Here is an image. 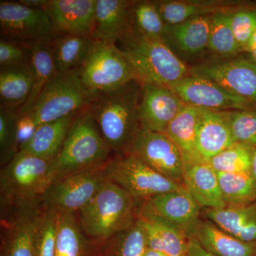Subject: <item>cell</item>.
Wrapping results in <instances>:
<instances>
[{
	"label": "cell",
	"mask_w": 256,
	"mask_h": 256,
	"mask_svg": "<svg viewBox=\"0 0 256 256\" xmlns=\"http://www.w3.org/2000/svg\"><path fill=\"white\" fill-rule=\"evenodd\" d=\"M142 84L137 80L108 92H94L87 108L114 154L127 153L140 130Z\"/></svg>",
	"instance_id": "cell-1"
},
{
	"label": "cell",
	"mask_w": 256,
	"mask_h": 256,
	"mask_svg": "<svg viewBox=\"0 0 256 256\" xmlns=\"http://www.w3.org/2000/svg\"><path fill=\"white\" fill-rule=\"evenodd\" d=\"M142 202L116 184L106 182L77 214L82 233L90 242L101 245L137 222Z\"/></svg>",
	"instance_id": "cell-2"
},
{
	"label": "cell",
	"mask_w": 256,
	"mask_h": 256,
	"mask_svg": "<svg viewBox=\"0 0 256 256\" xmlns=\"http://www.w3.org/2000/svg\"><path fill=\"white\" fill-rule=\"evenodd\" d=\"M114 153L88 108L77 114L58 156L53 160L56 180L104 168Z\"/></svg>",
	"instance_id": "cell-3"
},
{
	"label": "cell",
	"mask_w": 256,
	"mask_h": 256,
	"mask_svg": "<svg viewBox=\"0 0 256 256\" xmlns=\"http://www.w3.org/2000/svg\"><path fill=\"white\" fill-rule=\"evenodd\" d=\"M127 57L138 82L170 86L190 74V68L162 40L130 32L116 43Z\"/></svg>",
	"instance_id": "cell-4"
},
{
	"label": "cell",
	"mask_w": 256,
	"mask_h": 256,
	"mask_svg": "<svg viewBox=\"0 0 256 256\" xmlns=\"http://www.w3.org/2000/svg\"><path fill=\"white\" fill-rule=\"evenodd\" d=\"M56 180L53 160L20 151L2 166L1 208L41 200Z\"/></svg>",
	"instance_id": "cell-5"
},
{
	"label": "cell",
	"mask_w": 256,
	"mask_h": 256,
	"mask_svg": "<svg viewBox=\"0 0 256 256\" xmlns=\"http://www.w3.org/2000/svg\"><path fill=\"white\" fill-rule=\"evenodd\" d=\"M104 172L108 181L140 201L185 188L182 184L160 174L130 153L114 154L104 166Z\"/></svg>",
	"instance_id": "cell-6"
},
{
	"label": "cell",
	"mask_w": 256,
	"mask_h": 256,
	"mask_svg": "<svg viewBox=\"0 0 256 256\" xmlns=\"http://www.w3.org/2000/svg\"><path fill=\"white\" fill-rule=\"evenodd\" d=\"M94 94L82 84L78 69L58 74L47 84L31 111L40 126L82 112Z\"/></svg>",
	"instance_id": "cell-7"
},
{
	"label": "cell",
	"mask_w": 256,
	"mask_h": 256,
	"mask_svg": "<svg viewBox=\"0 0 256 256\" xmlns=\"http://www.w3.org/2000/svg\"><path fill=\"white\" fill-rule=\"evenodd\" d=\"M78 72L82 84L92 92H111L137 80L127 57L112 42L95 41Z\"/></svg>",
	"instance_id": "cell-8"
},
{
	"label": "cell",
	"mask_w": 256,
	"mask_h": 256,
	"mask_svg": "<svg viewBox=\"0 0 256 256\" xmlns=\"http://www.w3.org/2000/svg\"><path fill=\"white\" fill-rule=\"evenodd\" d=\"M45 210L42 200L1 208V256H36Z\"/></svg>",
	"instance_id": "cell-9"
},
{
	"label": "cell",
	"mask_w": 256,
	"mask_h": 256,
	"mask_svg": "<svg viewBox=\"0 0 256 256\" xmlns=\"http://www.w3.org/2000/svg\"><path fill=\"white\" fill-rule=\"evenodd\" d=\"M104 166L56 180L42 197L44 206L58 214H78L108 181Z\"/></svg>",
	"instance_id": "cell-10"
},
{
	"label": "cell",
	"mask_w": 256,
	"mask_h": 256,
	"mask_svg": "<svg viewBox=\"0 0 256 256\" xmlns=\"http://www.w3.org/2000/svg\"><path fill=\"white\" fill-rule=\"evenodd\" d=\"M2 37L21 43L52 42L58 34L43 10H34L18 2H0Z\"/></svg>",
	"instance_id": "cell-11"
},
{
	"label": "cell",
	"mask_w": 256,
	"mask_h": 256,
	"mask_svg": "<svg viewBox=\"0 0 256 256\" xmlns=\"http://www.w3.org/2000/svg\"><path fill=\"white\" fill-rule=\"evenodd\" d=\"M127 153L134 154L165 178L183 184L184 160L178 146L164 133L140 128Z\"/></svg>",
	"instance_id": "cell-12"
},
{
	"label": "cell",
	"mask_w": 256,
	"mask_h": 256,
	"mask_svg": "<svg viewBox=\"0 0 256 256\" xmlns=\"http://www.w3.org/2000/svg\"><path fill=\"white\" fill-rule=\"evenodd\" d=\"M190 74L210 79L256 105V63L250 57L210 60L190 68Z\"/></svg>",
	"instance_id": "cell-13"
},
{
	"label": "cell",
	"mask_w": 256,
	"mask_h": 256,
	"mask_svg": "<svg viewBox=\"0 0 256 256\" xmlns=\"http://www.w3.org/2000/svg\"><path fill=\"white\" fill-rule=\"evenodd\" d=\"M186 106L214 111L247 110L256 108L210 79L190 75L168 86Z\"/></svg>",
	"instance_id": "cell-14"
},
{
	"label": "cell",
	"mask_w": 256,
	"mask_h": 256,
	"mask_svg": "<svg viewBox=\"0 0 256 256\" xmlns=\"http://www.w3.org/2000/svg\"><path fill=\"white\" fill-rule=\"evenodd\" d=\"M185 106L169 87L142 84L138 110L140 127L152 132L165 133Z\"/></svg>",
	"instance_id": "cell-15"
},
{
	"label": "cell",
	"mask_w": 256,
	"mask_h": 256,
	"mask_svg": "<svg viewBox=\"0 0 256 256\" xmlns=\"http://www.w3.org/2000/svg\"><path fill=\"white\" fill-rule=\"evenodd\" d=\"M138 222L146 234L148 248L168 256H188V240L181 228L156 214L144 203L141 204Z\"/></svg>",
	"instance_id": "cell-16"
},
{
	"label": "cell",
	"mask_w": 256,
	"mask_h": 256,
	"mask_svg": "<svg viewBox=\"0 0 256 256\" xmlns=\"http://www.w3.org/2000/svg\"><path fill=\"white\" fill-rule=\"evenodd\" d=\"M97 0H50L46 10L56 32L92 37Z\"/></svg>",
	"instance_id": "cell-17"
},
{
	"label": "cell",
	"mask_w": 256,
	"mask_h": 256,
	"mask_svg": "<svg viewBox=\"0 0 256 256\" xmlns=\"http://www.w3.org/2000/svg\"><path fill=\"white\" fill-rule=\"evenodd\" d=\"M212 16L192 18L174 26H166L162 41L178 56L192 58L208 50Z\"/></svg>",
	"instance_id": "cell-18"
},
{
	"label": "cell",
	"mask_w": 256,
	"mask_h": 256,
	"mask_svg": "<svg viewBox=\"0 0 256 256\" xmlns=\"http://www.w3.org/2000/svg\"><path fill=\"white\" fill-rule=\"evenodd\" d=\"M144 203L156 214L183 230L188 236L200 220L202 207L186 188L162 194Z\"/></svg>",
	"instance_id": "cell-19"
},
{
	"label": "cell",
	"mask_w": 256,
	"mask_h": 256,
	"mask_svg": "<svg viewBox=\"0 0 256 256\" xmlns=\"http://www.w3.org/2000/svg\"><path fill=\"white\" fill-rule=\"evenodd\" d=\"M234 143L226 112L202 108L197 126L196 146L202 162H208Z\"/></svg>",
	"instance_id": "cell-20"
},
{
	"label": "cell",
	"mask_w": 256,
	"mask_h": 256,
	"mask_svg": "<svg viewBox=\"0 0 256 256\" xmlns=\"http://www.w3.org/2000/svg\"><path fill=\"white\" fill-rule=\"evenodd\" d=\"M128 0H97L94 41L117 43L130 32V6Z\"/></svg>",
	"instance_id": "cell-21"
},
{
	"label": "cell",
	"mask_w": 256,
	"mask_h": 256,
	"mask_svg": "<svg viewBox=\"0 0 256 256\" xmlns=\"http://www.w3.org/2000/svg\"><path fill=\"white\" fill-rule=\"evenodd\" d=\"M188 238L195 239L205 250L215 256H256V242L236 238L210 220H200Z\"/></svg>",
	"instance_id": "cell-22"
},
{
	"label": "cell",
	"mask_w": 256,
	"mask_h": 256,
	"mask_svg": "<svg viewBox=\"0 0 256 256\" xmlns=\"http://www.w3.org/2000/svg\"><path fill=\"white\" fill-rule=\"evenodd\" d=\"M183 185L202 207L206 210L226 207L220 191L218 173L208 163L186 166Z\"/></svg>",
	"instance_id": "cell-23"
},
{
	"label": "cell",
	"mask_w": 256,
	"mask_h": 256,
	"mask_svg": "<svg viewBox=\"0 0 256 256\" xmlns=\"http://www.w3.org/2000/svg\"><path fill=\"white\" fill-rule=\"evenodd\" d=\"M206 215L210 222L236 238L256 242V202L244 206L207 210Z\"/></svg>",
	"instance_id": "cell-24"
},
{
	"label": "cell",
	"mask_w": 256,
	"mask_h": 256,
	"mask_svg": "<svg viewBox=\"0 0 256 256\" xmlns=\"http://www.w3.org/2000/svg\"><path fill=\"white\" fill-rule=\"evenodd\" d=\"M202 108L186 106L166 128V134L178 146L186 166L203 162L196 150L197 126Z\"/></svg>",
	"instance_id": "cell-25"
},
{
	"label": "cell",
	"mask_w": 256,
	"mask_h": 256,
	"mask_svg": "<svg viewBox=\"0 0 256 256\" xmlns=\"http://www.w3.org/2000/svg\"><path fill=\"white\" fill-rule=\"evenodd\" d=\"M78 114L40 124L31 140L24 146L20 151L43 159H54L60 153L74 120Z\"/></svg>",
	"instance_id": "cell-26"
},
{
	"label": "cell",
	"mask_w": 256,
	"mask_h": 256,
	"mask_svg": "<svg viewBox=\"0 0 256 256\" xmlns=\"http://www.w3.org/2000/svg\"><path fill=\"white\" fill-rule=\"evenodd\" d=\"M52 42L28 44L30 64L34 76V86L28 102L18 110V114L30 112L44 88L58 74Z\"/></svg>",
	"instance_id": "cell-27"
},
{
	"label": "cell",
	"mask_w": 256,
	"mask_h": 256,
	"mask_svg": "<svg viewBox=\"0 0 256 256\" xmlns=\"http://www.w3.org/2000/svg\"><path fill=\"white\" fill-rule=\"evenodd\" d=\"M166 26H174L200 16L233 12L238 3L222 2L154 1Z\"/></svg>",
	"instance_id": "cell-28"
},
{
	"label": "cell",
	"mask_w": 256,
	"mask_h": 256,
	"mask_svg": "<svg viewBox=\"0 0 256 256\" xmlns=\"http://www.w3.org/2000/svg\"><path fill=\"white\" fill-rule=\"evenodd\" d=\"M34 76L30 63L0 68L1 106L20 110L31 95Z\"/></svg>",
	"instance_id": "cell-29"
},
{
	"label": "cell",
	"mask_w": 256,
	"mask_h": 256,
	"mask_svg": "<svg viewBox=\"0 0 256 256\" xmlns=\"http://www.w3.org/2000/svg\"><path fill=\"white\" fill-rule=\"evenodd\" d=\"M94 244L82 233L76 214H60L56 256H99Z\"/></svg>",
	"instance_id": "cell-30"
},
{
	"label": "cell",
	"mask_w": 256,
	"mask_h": 256,
	"mask_svg": "<svg viewBox=\"0 0 256 256\" xmlns=\"http://www.w3.org/2000/svg\"><path fill=\"white\" fill-rule=\"evenodd\" d=\"M94 42L90 36L58 34L52 43L58 73H68L80 68Z\"/></svg>",
	"instance_id": "cell-31"
},
{
	"label": "cell",
	"mask_w": 256,
	"mask_h": 256,
	"mask_svg": "<svg viewBox=\"0 0 256 256\" xmlns=\"http://www.w3.org/2000/svg\"><path fill=\"white\" fill-rule=\"evenodd\" d=\"M166 25L154 1H132L130 32L154 40H162Z\"/></svg>",
	"instance_id": "cell-32"
},
{
	"label": "cell",
	"mask_w": 256,
	"mask_h": 256,
	"mask_svg": "<svg viewBox=\"0 0 256 256\" xmlns=\"http://www.w3.org/2000/svg\"><path fill=\"white\" fill-rule=\"evenodd\" d=\"M218 176L226 206H246L256 202V182L250 172L218 173Z\"/></svg>",
	"instance_id": "cell-33"
},
{
	"label": "cell",
	"mask_w": 256,
	"mask_h": 256,
	"mask_svg": "<svg viewBox=\"0 0 256 256\" xmlns=\"http://www.w3.org/2000/svg\"><path fill=\"white\" fill-rule=\"evenodd\" d=\"M146 234L139 222L100 245L99 256H144L148 250Z\"/></svg>",
	"instance_id": "cell-34"
},
{
	"label": "cell",
	"mask_w": 256,
	"mask_h": 256,
	"mask_svg": "<svg viewBox=\"0 0 256 256\" xmlns=\"http://www.w3.org/2000/svg\"><path fill=\"white\" fill-rule=\"evenodd\" d=\"M234 12L218 13L212 18L208 50L223 60L234 58L240 54L232 30V14Z\"/></svg>",
	"instance_id": "cell-35"
},
{
	"label": "cell",
	"mask_w": 256,
	"mask_h": 256,
	"mask_svg": "<svg viewBox=\"0 0 256 256\" xmlns=\"http://www.w3.org/2000/svg\"><path fill=\"white\" fill-rule=\"evenodd\" d=\"M254 146L234 143L208 162L218 173L250 172Z\"/></svg>",
	"instance_id": "cell-36"
},
{
	"label": "cell",
	"mask_w": 256,
	"mask_h": 256,
	"mask_svg": "<svg viewBox=\"0 0 256 256\" xmlns=\"http://www.w3.org/2000/svg\"><path fill=\"white\" fill-rule=\"evenodd\" d=\"M18 110L0 106V162L4 166L20 152L16 142Z\"/></svg>",
	"instance_id": "cell-37"
},
{
	"label": "cell",
	"mask_w": 256,
	"mask_h": 256,
	"mask_svg": "<svg viewBox=\"0 0 256 256\" xmlns=\"http://www.w3.org/2000/svg\"><path fill=\"white\" fill-rule=\"evenodd\" d=\"M226 112L234 142L256 146V108Z\"/></svg>",
	"instance_id": "cell-38"
},
{
	"label": "cell",
	"mask_w": 256,
	"mask_h": 256,
	"mask_svg": "<svg viewBox=\"0 0 256 256\" xmlns=\"http://www.w3.org/2000/svg\"><path fill=\"white\" fill-rule=\"evenodd\" d=\"M232 26L239 52L242 53L256 31V6H242L232 12Z\"/></svg>",
	"instance_id": "cell-39"
},
{
	"label": "cell",
	"mask_w": 256,
	"mask_h": 256,
	"mask_svg": "<svg viewBox=\"0 0 256 256\" xmlns=\"http://www.w3.org/2000/svg\"><path fill=\"white\" fill-rule=\"evenodd\" d=\"M60 214L45 210L37 236L36 256H56Z\"/></svg>",
	"instance_id": "cell-40"
},
{
	"label": "cell",
	"mask_w": 256,
	"mask_h": 256,
	"mask_svg": "<svg viewBox=\"0 0 256 256\" xmlns=\"http://www.w3.org/2000/svg\"><path fill=\"white\" fill-rule=\"evenodd\" d=\"M30 63L28 44L0 38V68Z\"/></svg>",
	"instance_id": "cell-41"
},
{
	"label": "cell",
	"mask_w": 256,
	"mask_h": 256,
	"mask_svg": "<svg viewBox=\"0 0 256 256\" xmlns=\"http://www.w3.org/2000/svg\"><path fill=\"white\" fill-rule=\"evenodd\" d=\"M38 124L32 112L18 114L16 121V142L18 150L28 144L34 136Z\"/></svg>",
	"instance_id": "cell-42"
},
{
	"label": "cell",
	"mask_w": 256,
	"mask_h": 256,
	"mask_svg": "<svg viewBox=\"0 0 256 256\" xmlns=\"http://www.w3.org/2000/svg\"><path fill=\"white\" fill-rule=\"evenodd\" d=\"M188 256H215L205 250L200 242L193 238L188 240Z\"/></svg>",
	"instance_id": "cell-43"
},
{
	"label": "cell",
	"mask_w": 256,
	"mask_h": 256,
	"mask_svg": "<svg viewBox=\"0 0 256 256\" xmlns=\"http://www.w3.org/2000/svg\"><path fill=\"white\" fill-rule=\"evenodd\" d=\"M18 2L32 9L43 10H46L50 3V0H20Z\"/></svg>",
	"instance_id": "cell-44"
},
{
	"label": "cell",
	"mask_w": 256,
	"mask_h": 256,
	"mask_svg": "<svg viewBox=\"0 0 256 256\" xmlns=\"http://www.w3.org/2000/svg\"><path fill=\"white\" fill-rule=\"evenodd\" d=\"M256 50V31L254 34L252 35V40H250L249 43L248 44L246 47L242 50V53L250 54L252 52Z\"/></svg>",
	"instance_id": "cell-45"
},
{
	"label": "cell",
	"mask_w": 256,
	"mask_h": 256,
	"mask_svg": "<svg viewBox=\"0 0 256 256\" xmlns=\"http://www.w3.org/2000/svg\"><path fill=\"white\" fill-rule=\"evenodd\" d=\"M250 174H252V178L256 182V146L254 148V152H252V168H250Z\"/></svg>",
	"instance_id": "cell-46"
},
{
	"label": "cell",
	"mask_w": 256,
	"mask_h": 256,
	"mask_svg": "<svg viewBox=\"0 0 256 256\" xmlns=\"http://www.w3.org/2000/svg\"><path fill=\"white\" fill-rule=\"evenodd\" d=\"M144 256H168L164 252H158V250H152V249L148 248Z\"/></svg>",
	"instance_id": "cell-47"
},
{
	"label": "cell",
	"mask_w": 256,
	"mask_h": 256,
	"mask_svg": "<svg viewBox=\"0 0 256 256\" xmlns=\"http://www.w3.org/2000/svg\"><path fill=\"white\" fill-rule=\"evenodd\" d=\"M249 56H250V58H252V60H254L256 63V50L252 52V53L249 54Z\"/></svg>",
	"instance_id": "cell-48"
}]
</instances>
